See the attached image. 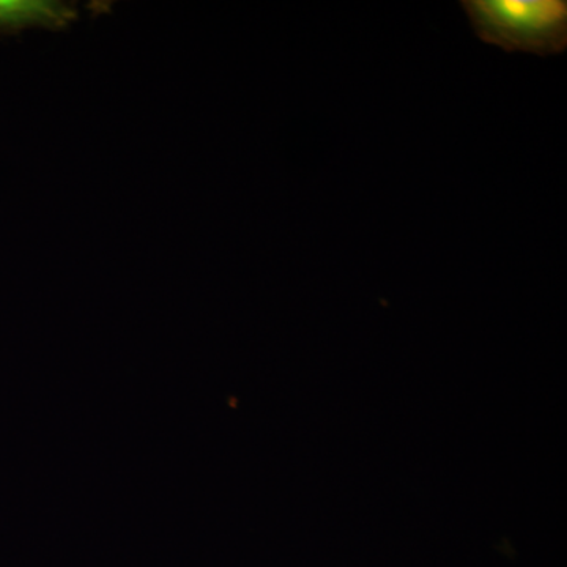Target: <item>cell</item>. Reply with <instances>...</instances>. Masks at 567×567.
<instances>
[{"label": "cell", "instance_id": "obj_1", "mask_svg": "<svg viewBox=\"0 0 567 567\" xmlns=\"http://www.w3.org/2000/svg\"><path fill=\"white\" fill-rule=\"evenodd\" d=\"M473 32L506 52L548 58L567 50L566 0H462Z\"/></svg>", "mask_w": 567, "mask_h": 567}, {"label": "cell", "instance_id": "obj_2", "mask_svg": "<svg viewBox=\"0 0 567 567\" xmlns=\"http://www.w3.org/2000/svg\"><path fill=\"white\" fill-rule=\"evenodd\" d=\"M76 18L73 7L48 0H0V33L29 28H65Z\"/></svg>", "mask_w": 567, "mask_h": 567}]
</instances>
